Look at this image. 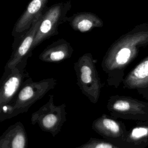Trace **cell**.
Here are the masks:
<instances>
[{
    "mask_svg": "<svg viewBox=\"0 0 148 148\" xmlns=\"http://www.w3.org/2000/svg\"><path fill=\"white\" fill-rule=\"evenodd\" d=\"M148 45V24H139L115 40L105 53L101 67L109 86L117 87L125 66L136 57L139 48Z\"/></svg>",
    "mask_w": 148,
    "mask_h": 148,
    "instance_id": "cell-1",
    "label": "cell"
},
{
    "mask_svg": "<svg viewBox=\"0 0 148 148\" xmlns=\"http://www.w3.org/2000/svg\"><path fill=\"white\" fill-rule=\"evenodd\" d=\"M56 85L57 80L53 77L34 81L28 77L24 82L13 103L0 106V121L27 112L32 105Z\"/></svg>",
    "mask_w": 148,
    "mask_h": 148,
    "instance_id": "cell-2",
    "label": "cell"
},
{
    "mask_svg": "<svg viewBox=\"0 0 148 148\" xmlns=\"http://www.w3.org/2000/svg\"><path fill=\"white\" fill-rule=\"evenodd\" d=\"M73 68L77 84L82 94L91 103H97L103 85L91 53H86L81 56L74 63Z\"/></svg>",
    "mask_w": 148,
    "mask_h": 148,
    "instance_id": "cell-3",
    "label": "cell"
},
{
    "mask_svg": "<svg viewBox=\"0 0 148 148\" xmlns=\"http://www.w3.org/2000/svg\"><path fill=\"white\" fill-rule=\"evenodd\" d=\"M66 121V105H56L53 95H49L47 102L31 116V123L32 125L38 124L41 130L50 133L53 137L61 131Z\"/></svg>",
    "mask_w": 148,
    "mask_h": 148,
    "instance_id": "cell-4",
    "label": "cell"
},
{
    "mask_svg": "<svg viewBox=\"0 0 148 148\" xmlns=\"http://www.w3.org/2000/svg\"><path fill=\"white\" fill-rule=\"evenodd\" d=\"M71 7V1L68 0L56 3L45 8L34 38L33 50L45 40L58 34V27L66 22V14Z\"/></svg>",
    "mask_w": 148,
    "mask_h": 148,
    "instance_id": "cell-5",
    "label": "cell"
},
{
    "mask_svg": "<svg viewBox=\"0 0 148 148\" xmlns=\"http://www.w3.org/2000/svg\"><path fill=\"white\" fill-rule=\"evenodd\" d=\"M29 58H24L14 67L4 71L1 80L0 106L11 105L25 80L30 76L25 69Z\"/></svg>",
    "mask_w": 148,
    "mask_h": 148,
    "instance_id": "cell-6",
    "label": "cell"
},
{
    "mask_svg": "<svg viewBox=\"0 0 148 148\" xmlns=\"http://www.w3.org/2000/svg\"><path fill=\"white\" fill-rule=\"evenodd\" d=\"M44 11L45 10L36 17L29 29L20 37L14 38L12 45V52L5 66L4 71L14 67L24 58L32 56L34 38L40 24Z\"/></svg>",
    "mask_w": 148,
    "mask_h": 148,
    "instance_id": "cell-7",
    "label": "cell"
},
{
    "mask_svg": "<svg viewBox=\"0 0 148 148\" xmlns=\"http://www.w3.org/2000/svg\"><path fill=\"white\" fill-rule=\"evenodd\" d=\"M114 118L103 113L92 121L91 128L103 139L116 143L126 135L123 125Z\"/></svg>",
    "mask_w": 148,
    "mask_h": 148,
    "instance_id": "cell-8",
    "label": "cell"
},
{
    "mask_svg": "<svg viewBox=\"0 0 148 148\" xmlns=\"http://www.w3.org/2000/svg\"><path fill=\"white\" fill-rule=\"evenodd\" d=\"M48 1L49 0H31L14 25L12 31L14 39L20 37L29 28L34 21L47 7Z\"/></svg>",
    "mask_w": 148,
    "mask_h": 148,
    "instance_id": "cell-9",
    "label": "cell"
},
{
    "mask_svg": "<svg viewBox=\"0 0 148 148\" xmlns=\"http://www.w3.org/2000/svg\"><path fill=\"white\" fill-rule=\"evenodd\" d=\"M106 109L114 117L127 118L136 115L139 112L140 105L131 98L112 95L106 103Z\"/></svg>",
    "mask_w": 148,
    "mask_h": 148,
    "instance_id": "cell-10",
    "label": "cell"
},
{
    "mask_svg": "<svg viewBox=\"0 0 148 148\" xmlns=\"http://www.w3.org/2000/svg\"><path fill=\"white\" fill-rule=\"evenodd\" d=\"M73 51L69 42L59 39L48 45L40 53L39 59L45 62H58L71 58Z\"/></svg>",
    "mask_w": 148,
    "mask_h": 148,
    "instance_id": "cell-11",
    "label": "cell"
},
{
    "mask_svg": "<svg viewBox=\"0 0 148 148\" xmlns=\"http://www.w3.org/2000/svg\"><path fill=\"white\" fill-rule=\"evenodd\" d=\"M27 143L26 131L20 121L10 125L0 137V148H27Z\"/></svg>",
    "mask_w": 148,
    "mask_h": 148,
    "instance_id": "cell-12",
    "label": "cell"
},
{
    "mask_svg": "<svg viewBox=\"0 0 148 148\" xmlns=\"http://www.w3.org/2000/svg\"><path fill=\"white\" fill-rule=\"evenodd\" d=\"M71 28L82 33L88 32L95 28L103 25L102 19L97 14L90 12H80L72 14L66 18Z\"/></svg>",
    "mask_w": 148,
    "mask_h": 148,
    "instance_id": "cell-13",
    "label": "cell"
},
{
    "mask_svg": "<svg viewBox=\"0 0 148 148\" xmlns=\"http://www.w3.org/2000/svg\"><path fill=\"white\" fill-rule=\"evenodd\" d=\"M125 87H140L148 83V57L131 71L124 80Z\"/></svg>",
    "mask_w": 148,
    "mask_h": 148,
    "instance_id": "cell-14",
    "label": "cell"
},
{
    "mask_svg": "<svg viewBox=\"0 0 148 148\" xmlns=\"http://www.w3.org/2000/svg\"><path fill=\"white\" fill-rule=\"evenodd\" d=\"M75 148H123L116 143L105 139L90 138L84 143Z\"/></svg>",
    "mask_w": 148,
    "mask_h": 148,
    "instance_id": "cell-15",
    "label": "cell"
},
{
    "mask_svg": "<svg viewBox=\"0 0 148 148\" xmlns=\"http://www.w3.org/2000/svg\"><path fill=\"white\" fill-rule=\"evenodd\" d=\"M147 135L148 128L144 127H135L131 130L128 135H126L125 140L128 142H134Z\"/></svg>",
    "mask_w": 148,
    "mask_h": 148,
    "instance_id": "cell-16",
    "label": "cell"
}]
</instances>
